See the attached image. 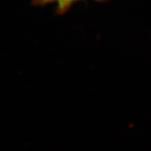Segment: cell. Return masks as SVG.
I'll use <instances>...</instances> for the list:
<instances>
[{
    "label": "cell",
    "instance_id": "obj_1",
    "mask_svg": "<svg viewBox=\"0 0 151 151\" xmlns=\"http://www.w3.org/2000/svg\"><path fill=\"white\" fill-rule=\"evenodd\" d=\"M77 1L78 0H35V2L39 4H46L48 3L55 4L58 11L62 13L67 11L69 6Z\"/></svg>",
    "mask_w": 151,
    "mask_h": 151
}]
</instances>
